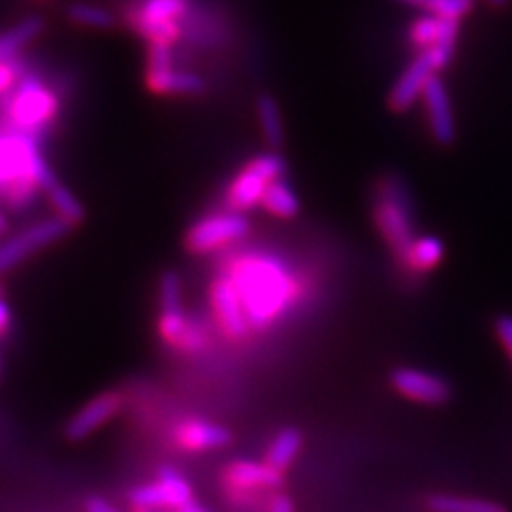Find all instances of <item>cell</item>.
<instances>
[{
	"label": "cell",
	"mask_w": 512,
	"mask_h": 512,
	"mask_svg": "<svg viewBox=\"0 0 512 512\" xmlns=\"http://www.w3.org/2000/svg\"><path fill=\"white\" fill-rule=\"evenodd\" d=\"M60 180L41 154V143L9 126H0V199L13 212L26 210L37 190L47 192Z\"/></svg>",
	"instance_id": "cell-1"
},
{
	"label": "cell",
	"mask_w": 512,
	"mask_h": 512,
	"mask_svg": "<svg viewBox=\"0 0 512 512\" xmlns=\"http://www.w3.org/2000/svg\"><path fill=\"white\" fill-rule=\"evenodd\" d=\"M231 282L250 320V327H267L293 299V278L274 256H244L231 269Z\"/></svg>",
	"instance_id": "cell-2"
},
{
	"label": "cell",
	"mask_w": 512,
	"mask_h": 512,
	"mask_svg": "<svg viewBox=\"0 0 512 512\" xmlns=\"http://www.w3.org/2000/svg\"><path fill=\"white\" fill-rule=\"evenodd\" d=\"M62 99V84L45 82L35 69H28L18 86L0 99V120L13 131H20L41 143L47 128L58 116Z\"/></svg>",
	"instance_id": "cell-3"
},
{
	"label": "cell",
	"mask_w": 512,
	"mask_h": 512,
	"mask_svg": "<svg viewBox=\"0 0 512 512\" xmlns=\"http://www.w3.org/2000/svg\"><path fill=\"white\" fill-rule=\"evenodd\" d=\"M192 5L195 0H131L124 5L122 20L148 45H175L182 37V24Z\"/></svg>",
	"instance_id": "cell-4"
},
{
	"label": "cell",
	"mask_w": 512,
	"mask_h": 512,
	"mask_svg": "<svg viewBox=\"0 0 512 512\" xmlns=\"http://www.w3.org/2000/svg\"><path fill=\"white\" fill-rule=\"evenodd\" d=\"M284 171L286 160L278 152L252 158L250 163L235 175V180L229 184L227 192H224L227 212L244 214L246 210H252L256 203L263 201L269 184L284 178Z\"/></svg>",
	"instance_id": "cell-5"
},
{
	"label": "cell",
	"mask_w": 512,
	"mask_h": 512,
	"mask_svg": "<svg viewBox=\"0 0 512 512\" xmlns=\"http://www.w3.org/2000/svg\"><path fill=\"white\" fill-rule=\"evenodd\" d=\"M374 218L378 224V231L387 239V244L399 256H404L414 239L406 190L395 178H387L380 182Z\"/></svg>",
	"instance_id": "cell-6"
},
{
	"label": "cell",
	"mask_w": 512,
	"mask_h": 512,
	"mask_svg": "<svg viewBox=\"0 0 512 512\" xmlns=\"http://www.w3.org/2000/svg\"><path fill=\"white\" fill-rule=\"evenodd\" d=\"M71 224L62 218H45L0 242V274L22 265L32 254L45 250L71 233Z\"/></svg>",
	"instance_id": "cell-7"
},
{
	"label": "cell",
	"mask_w": 512,
	"mask_h": 512,
	"mask_svg": "<svg viewBox=\"0 0 512 512\" xmlns=\"http://www.w3.org/2000/svg\"><path fill=\"white\" fill-rule=\"evenodd\" d=\"M455 43H436L414 58V62L404 71V75L397 79L395 88L389 94V107L393 111H406L416 96L425 92V86L434 73L442 69L444 64L451 60Z\"/></svg>",
	"instance_id": "cell-8"
},
{
	"label": "cell",
	"mask_w": 512,
	"mask_h": 512,
	"mask_svg": "<svg viewBox=\"0 0 512 512\" xmlns=\"http://www.w3.org/2000/svg\"><path fill=\"white\" fill-rule=\"evenodd\" d=\"M250 235V220L237 212H216L199 218L186 233V250L207 254Z\"/></svg>",
	"instance_id": "cell-9"
},
{
	"label": "cell",
	"mask_w": 512,
	"mask_h": 512,
	"mask_svg": "<svg viewBox=\"0 0 512 512\" xmlns=\"http://www.w3.org/2000/svg\"><path fill=\"white\" fill-rule=\"evenodd\" d=\"M128 500L137 510H182L192 504V489L178 470L163 468L156 483L135 487L128 493Z\"/></svg>",
	"instance_id": "cell-10"
},
{
	"label": "cell",
	"mask_w": 512,
	"mask_h": 512,
	"mask_svg": "<svg viewBox=\"0 0 512 512\" xmlns=\"http://www.w3.org/2000/svg\"><path fill=\"white\" fill-rule=\"evenodd\" d=\"M391 384L399 395L425 406L444 404L451 397V387L444 378L416 367H399L391 376Z\"/></svg>",
	"instance_id": "cell-11"
},
{
	"label": "cell",
	"mask_w": 512,
	"mask_h": 512,
	"mask_svg": "<svg viewBox=\"0 0 512 512\" xmlns=\"http://www.w3.org/2000/svg\"><path fill=\"white\" fill-rule=\"evenodd\" d=\"M160 308V333L169 344L184 348L190 329L182 312V280L175 271H165L160 278Z\"/></svg>",
	"instance_id": "cell-12"
},
{
	"label": "cell",
	"mask_w": 512,
	"mask_h": 512,
	"mask_svg": "<svg viewBox=\"0 0 512 512\" xmlns=\"http://www.w3.org/2000/svg\"><path fill=\"white\" fill-rule=\"evenodd\" d=\"M120 408H122V397L116 391L94 397L92 402H88L67 423V427H64V436L75 442L84 440L90 434H94L96 429H101L107 421L114 419V416L120 412Z\"/></svg>",
	"instance_id": "cell-13"
},
{
	"label": "cell",
	"mask_w": 512,
	"mask_h": 512,
	"mask_svg": "<svg viewBox=\"0 0 512 512\" xmlns=\"http://www.w3.org/2000/svg\"><path fill=\"white\" fill-rule=\"evenodd\" d=\"M212 301H214V310L218 314L222 329L235 340L246 338V333L250 329V320L244 308V301L239 297L231 278H218L214 282Z\"/></svg>",
	"instance_id": "cell-14"
},
{
	"label": "cell",
	"mask_w": 512,
	"mask_h": 512,
	"mask_svg": "<svg viewBox=\"0 0 512 512\" xmlns=\"http://www.w3.org/2000/svg\"><path fill=\"white\" fill-rule=\"evenodd\" d=\"M423 96H425L427 111H429L431 133H434L438 143L448 146V143L455 141V122H453L451 103H448V94L438 77L429 79Z\"/></svg>",
	"instance_id": "cell-15"
},
{
	"label": "cell",
	"mask_w": 512,
	"mask_h": 512,
	"mask_svg": "<svg viewBox=\"0 0 512 512\" xmlns=\"http://www.w3.org/2000/svg\"><path fill=\"white\" fill-rule=\"evenodd\" d=\"M146 84L156 94L167 96H201L207 90L205 79L192 71L165 69V71H148Z\"/></svg>",
	"instance_id": "cell-16"
},
{
	"label": "cell",
	"mask_w": 512,
	"mask_h": 512,
	"mask_svg": "<svg viewBox=\"0 0 512 512\" xmlns=\"http://www.w3.org/2000/svg\"><path fill=\"white\" fill-rule=\"evenodd\" d=\"M231 431L216 423L207 421H188L178 429V440L190 451H212L231 444Z\"/></svg>",
	"instance_id": "cell-17"
},
{
	"label": "cell",
	"mask_w": 512,
	"mask_h": 512,
	"mask_svg": "<svg viewBox=\"0 0 512 512\" xmlns=\"http://www.w3.org/2000/svg\"><path fill=\"white\" fill-rule=\"evenodd\" d=\"M227 478L242 489H278L282 485V472L271 468L267 461H237L229 468Z\"/></svg>",
	"instance_id": "cell-18"
},
{
	"label": "cell",
	"mask_w": 512,
	"mask_h": 512,
	"mask_svg": "<svg viewBox=\"0 0 512 512\" xmlns=\"http://www.w3.org/2000/svg\"><path fill=\"white\" fill-rule=\"evenodd\" d=\"M256 118H259L261 133L265 137L269 150L280 152L286 143V133H284L282 111L274 94L269 92L259 94V99H256Z\"/></svg>",
	"instance_id": "cell-19"
},
{
	"label": "cell",
	"mask_w": 512,
	"mask_h": 512,
	"mask_svg": "<svg viewBox=\"0 0 512 512\" xmlns=\"http://www.w3.org/2000/svg\"><path fill=\"white\" fill-rule=\"evenodd\" d=\"M45 20L43 18H26L24 22L11 26L9 30L0 32V62H7L22 56L26 47L43 35Z\"/></svg>",
	"instance_id": "cell-20"
},
{
	"label": "cell",
	"mask_w": 512,
	"mask_h": 512,
	"mask_svg": "<svg viewBox=\"0 0 512 512\" xmlns=\"http://www.w3.org/2000/svg\"><path fill=\"white\" fill-rule=\"evenodd\" d=\"M261 205L271 216L282 218V220L295 218L301 210V203L295 195V190L284 182V178L276 180L274 184H269V188L265 190V195H263Z\"/></svg>",
	"instance_id": "cell-21"
},
{
	"label": "cell",
	"mask_w": 512,
	"mask_h": 512,
	"mask_svg": "<svg viewBox=\"0 0 512 512\" xmlns=\"http://www.w3.org/2000/svg\"><path fill=\"white\" fill-rule=\"evenodd\" d=\"M301 434L295 427H286L282 429L280 434L271 442L269 451H267V463L274 470L284 472L293 466V461L297 459L299 451H301Z\"/></svg>",
	"instance_id": "cell-22"
},
{
	"label": "cell",
	"mask_w": 512,
	"mask_h": 512,
	"mask_svg": "<svg viewBox=\"0 0 512 512\" xmlns=\"http://www.w3.org/2000/svg\"><path fill=\"white\" fill-rule=\"evenodd\" d=\"M431 512H508L506 506L480 500V498H466V495H434L427 502Z\"/></svg>",
	"instance_id": "cell-23"
},
{
	"label": "cell",
	"mask_w": 512,
	"mask_h": 512,
	"mask_svg": "<svg viewBox=\"0 0 512 512\" xmlns=\"http://www.w3.org/2000/svg\"><path fill=\"white\" fill-rule=\"evenodd\" d=\"M457 28H459V20L425 18L414 24L412 37L416 43H421L425 47H431L436 43H455Z\"/></svg>",
	"instance_id": "cell-24"
},
{
	"label": "cell",
	"mask_w": 512,
	"mask_h": 512,
	"mask_svg": "<svg viewBox=\"0 0 512 512\" xmlns=\"http://www.w3.org/2000/svg\"><path fill=\"white\" fill-rule=\"evenodd\" d=\"M67 18L71 24L90 30H111L116 28L118 18L111 11L96 7L90 3H73L67 9Z\"/></svg>",
	"instance_id": "cell-25"
},
{
	"label": "cell",
	"mask_w": 512,
	"mask_h": 512,
	"mask_svg": "<svg viewBox=\"0 0 512 512\" xmlns=\"http://www.w3.org/2000/svg\"><path fill=\"white\" fill-rule=\"evenodd\" d=\"M45 195L50 199L56 216L62 218L64 222H69L71 227H77V224H82L86 220V210L82 201H79L62 182H58L54 188L47 190Z\"/></svg>",
	"instance_id": "cell-26"
},
{
	"label": "cell",
	"mask_w": 512,
	"mask_h": 512,
	"mask_svg": "<svg viewBox=\"0 0 512 512\" xmlns=\"http://www.w3.org/2000/svg\"><path fill=\"white\" fill-rule=\"evenodd\" d=\"M444 254V246L438 242L436 237H421L414 239L404 259L412 271H429L434 269Z\"/></svg>",
	"instance_id": "cell-27"
},
{
	"label": "cell",
	"mask_w": 512,
	"mask_h": 512,
	"mask_svg": "<svg viewBox=\"0 0 512 512\" xmlns=\"http://www.w3.org/2000/svg\"><path fill=\"white\" fill-rule=\"evenodd\" d=\"M404 3L423 7V9L434 13L436 18L459 20L472 9L474 0H404Z\"/></svg>",
	"instance_id": "cell-28"
},
{
	"label": "cell",
	"mask_w": 512,
	"mask_h": 512,
	"mask_svg": "<svg viewBox=\"0 0 512 512\" xmlns=\"http://www.w3.org/2000/svg\"><path fill=\"white\" fill-rule=\"evenodd\" d=\"M495 333H498V340L512 361V316L498 318V323H495Z\"/></svg>",
	"instance_id": "cell-29"
},
{
	"label": "cell",
	"mask_w": 512,
	"mask_h": 512,
	"mask_svg": "<svg viewBox=\"0 0 512 512\" xmlns=\"http://www.w3.org/2000/svg\"><path fill=\"white\" fill-rule=\"evenodd\" d=\"M86 512H122V510L116 508L114 504H109L103 498H90L86 502Z\"/></svg>",
	"instance_id": "cell-30"
},
{
	"label": "cell",
	"mask_w": 512,
	"mask_h": 512,
	"mask_svg": "<svg viewBox=\"0 0 512 512\" xmlns=\"http://www.w3.org/2000/svg\"><path fill=\"white\" fill-rule=\"evenodd\" d=\"M269 512H295V506H293V500L286 498V495H276L274 500H271L269 504Z\"/></svg>",
	"instance_id": "cell-31"
},
{
	"label": "cell",
	"mask_w": 512,
	"mask_h": 512,
	"mask_svg": "<svg viewBox=\"0 0 512 512\" xmlns=\"http://www.w3.org/2000/svg\"><path fill=\"white\" fill-rule=\"evenodd\" d=\"M11 329V310L9 303L0 297V335H5Z\"/></svg>",
	"instance_id": "cell-32"
},
{
	"label": "cell",
	"mask_w": 512,
	"mask_h": 512,
	"mask_svg": "<svg viewBox=\"0 0 512 512\" xmlns=\"http://www.w3.org/2000/svg\"><path fill=\"white\" fill-rule=\"evenodd\" d=\"M7 231H9V220L3 214V210H0V237H3Z\"/></svg>",
	"instance_id": "cell-33"
},
{
	"label": "cell",
	"mask_w": 512,
	"mask_h": 512,
	"mask_svg": "<svg viewBox=\"0 0 512 512\" xmlns=\"http://www.w3.org/2000/svg\"><path fill=\"white\" fill-rule=\"evenodd\" d=\"M178 512H207V510H203L201 506H197L195 502H192L190 506H186V508H182V510H178Z\"/></svg>",
	"instance_id": "cell-34"
},
{
	"label": "cell",
	"mask_w": 512,
	"mask_h": 512,
	"mask_svg": "<svg viewBox=\"0 0 512 512\" xmlns=\"http://www.w3.org/2000/svg\"><path fill=\"white\" fill-rule=\"evenodd\" d=\"M489 3H493V5H500V7H502V5H506V3H508V0H489Z\"/></svg>",
	"instance_id": "cell-35"
},
{
	"label": "cell",
	"mask_w": 512,
	"mask_h": 512,
	"mask_svg": "<svg viewBox=\"0 0 512 512\" xmlns=\"http://www.w3.org/2000/svg\"><path fill=\"white\" fill-rule=\"evenodd\" d=\"M137 512H156V510H137Z\"/></svg>",
	"instance_id": "cell-36"
},
{
	"label": "cell",
	"mask_w": 512,
	"mask_h": 512,
	"mask_svg": "<svg viewBox=\"0 0 512 512\" xmlns=\"http://www.w3.org/2000/svg\"><path fill=\"white\" fill-rule=\"evenodd\" d=\"M0 295H3V284H0Z\"/></svg>",
	"instance_id": "cell-37"
},
{
	"label": "cell",
	"mask_w": 512,
	"mask_h": 512,
	"mask_svg": "<svg viewBox=\"0 0 512 512\" xmlns=\"http://www.w3.org/2000/svg\"><path fill=\"white\" fill-rule=\"evenodd\" d=\"M0 372H3V365H0Z\"/></svg>",
	"instance_id": "cell-38"
}]
</instances>
